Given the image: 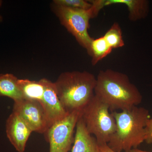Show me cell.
<instances>
[{
    "mask_svg": "<svg viewBox=\"0 0 152 152\" xmlns=\"http://www.w3.org/2000/svg\"><path fill=\"white\" fill-rule=\"evenodd\" d=\"M94 93L113 112L129 110L142 100L138 89L126 75L110 69L99 72Z\"/></svg>",
    "mask_w": 152,
    "mask_h": 152,
    "instance_id": "6da1fadb",
    "label": "cell"
},
{
    "mask_svg": "<svg viewBox=\"0 0 152 152\" xmlns=\"http://www.w3.org/2000/svg\"><path fill=\"white\" fill-rule=\"evenodd\" d=\"M115 120L116 130L107 144L115 152H127L145 141L149 112L142 107L134 106L121 112H112Z\"/></svg>",
    "mask_w": 152,
    "mask_h": 152,
    "instance_id": "7a4b0ae2",
    "label": "cell"
},
{
    "mask_svg": "<svg viewBox=\"0 0 152 152\" xmlns=\"http://www.w3.org/2000/svg\"><path fill=\"white\" fill-rule=\"evenodd\" d=\"M54 83L62 106L70 113L81 111L94 96L96 77L86 71L65 72Z\"/></svg>",
    "mask_w": 152,
    "mask_h": 152,
    "instance_id": "3957f363",
    "label": "cell"
},
{
    "mask_svg": "<svg viewBox=\"0 0 152 152\" xmlns=\"http://www.w3.org/2000/svg\"><path fill=\"white\" fill-rule=\"evenodd\" d=\"M107 104L94 96L81 111V117L99 144H108L116 130L115 120Z\"/></svg>",
    "mask_w": 152,
    "mask_h": 152,
    "instance_id": "277c9868",
    "label": "cell"
},
{
    "mask_svg": "<svg viewBox=\"0 0 152 152\" xmlns=\"http://www.w3.org/2000/svg\"><path fill=\"white\" fill-rule=\"evenodd\" d=\"M53 9L61 23L88 53L93 39L88 32L89 21L98 15L92 5L88 10H81L53 4Z\"/></svg>",
    "mask_w": 152,
    "mask_h": 152,
    "instance_id": "5b68a950",
    "label": "cell"
},
{
    "mask_svg": "<svg viewBox=\"0 0 152 152\" xmlns=\"http://www.w3.org/2000/svg\"><path fill=\"white\" fill-rule=\"evenodd\" d=\"M81 111H76L51 125L45 133L49 152H69L75 139L76 125Z\"/></svg>",
    "mask_w": 152,
    "mask_h": 152,
    "instance_id": "8992f818",
    "label": "cell"
},
{
    "mask_svg": "<svg viewBox=\"0 0 152 152\" xmlns=\"http://www.w3.org/2000/svg\"><path fill=\"white\" fill-rule=\"evenodd\" d=\"M12 112L18 115L33 132L45 134L48 129L45 113L39 101L23 99L14 102Z\"/></svg>",
    "mask_w": 152,
    "mask_h": 152,
    "instance_id": "52a82bcc",
    "label": "cell"
},
{
    "mask_svg": "<svg viewBox=\"0 0 152 152\" xmlns=\"http://www.w3.org/2000/svg\"><path fill=\"white\" fill-rule=\"evenodd\" d=\"M45 91L41 102L45 113L49 127L54 123L67 115L68 114L58 97L54 83L47 79H41Z\"/></svg>",
    "mask_w": 152,
    "mask_h": 152,
    "instance_id": "ba28073f",
    "label": "cell"
},
{
    "mask_svg": "<svg viewBox=\"0 0 152 152\" xmlns=\"http://www.w3.org/2000/svg\"><path fill=\"white\" fill-rule=\"evenodd\" d=\"M6 133L18 152H25L26 145L33 131L17 114L12 112L6 122Z\"/></svg>",
    "mask_w": 152,
    "mask_h": 152,
    "instance_id": "9c48e42d",
    "label": "cell"
},
{
    "mask_svg": "<svg viewBox=\"0 0 152 152\" xmlns=\"http://www.w3.org/2000/svg\"><path fill=\"white\" fill-rule=\"evenodd\" d=\"M72 152H100L96 139L87 130L81 116L76 125Z\"/></svg>",
    "mask_w": 152,
    "mask_h": 152,
    "instance_id": "30bf717a",
    "label": "cell"
},
{
    "mask_svg": "<svg viewBox=\"0 0 152 152\" xmlns=\"http://www.w3.org/2000/svg\"><path fill=\"white\" fill-rule=\"evenodd\" d=\"M103 7L114 4L125 5L129 11V18L135 22L145 18L149 12L150 2L148 0H102Z\"/></svg>",
    "mask_w": 152,
    "mask_h": 152,
    "instance_id": "8fae6325",
    "label": "cell"
},
{
    "mask_svg": "<svg viewBox=\"0 0 152 152\" xmlns=\"http://www.w3.org/2000/svg\"><path fill=\"white\" fill-rule=\"evenodd\" d=\"M17 77L10 74L0 75V96L8 97L14 102L24 99Z\"/></svg>",
    "mask_w": 152,
    "mask_h": 152,
    "instance_id": "7c38bea8",
    "label": "cell"
},
{
    "mask_svg": "<svg viewBox=\"0 0 152 152\" xmlns=\"http://www.w3.org/2000/svg\"><path fill=\"white\" fill-rule=\"evenodd\" d=\"M18 83L24 99L41 102L45 88L40 80L37 81L28 79H18Z\"/></svg>",
    "mask_w": 152,
    "mask_h": 152,
    "instance_id": "4fadbf2b",
    "label": "cell"
},
{
    "mask_svg": "<svg viewBox=\"0 0 152 152\" xmlns=\"http://www.w3.org/2000/svg\"><path fill=\"white\" fill-rule=\"evenodd\" d=\"M113 50L107 42L103 36L97 39H93L89 52L88 53L92 57L93 65H96L99 62L110 54Z\"/></svg>",
    "mask_w": 152,
    "mask_h": 152,
    "instance_id": "5bb4252c",
    "label": "cell"
},
{
    "mask_svg": "<svg viewBox=\"0 0 152 152\" xmlns=\"http://www.w3.org/2000/svg\"><path fill=\"white\" fill-rule=\"evenodd\" d=\"M103 37L109 45L113 49L122 48L124 46L121 29L119 24L116 22L114 23Z\"/></svg>",
    "mask_w": 152,
    "mask_h": 152,
    "instance_id": "9a60e30c",
    "label": "cell"
},
{
    "mask_svg": "<svg viewBox=\"0 0 152 152\" xmlns=\"http://www.w3.org/2000/svg\"><path fill=\"white\" fill-rule=\"evenodd\" d=\"M53 3L56 5L81 10H88L92 5L89 1L85 0H54Z\"/></svg>",
    "mask_w": 152,
    "mask_h": 152,
    "instance_id": "2e32d148",
    "label": "cell"
},
{
    "mask_svg": "<svg viewBox=\"0 0 152 152\" xmlns=\"http://www.w3.org/2000/svg\"><path fill=\"white\" fill-rule=\"evenodd\" d=\"M146 137L145 142L148 144L152 143V119H150L147 123L146 127Z\"/></svg>",
    "mask_w": 152,
    "mask_h": 152,
    "instance_id": "e0dca14e",
    "label": "cell"
},
{
    "mask_svg": "<svg viewBox=\"0 0 152 152\" xmlns=\"http://www.w3.org/2000/svg\"><path fill=\"white\" fill-rule=\"evenodd\" d=\"M100 152H115L111 149L107 144H99Z\"/></svg>",
    "mask_w": 152,
    "mask_h": 152,
    "instance_id": "ac0fdd59",
    "label": "cell"
},
{
    "mask_svg": "<svg viewBox=\"0 0 152 152\" xmlns=\"http://www.w3.org/2000/svg\"><path fill=\"white\" fill-rule=\"evenodd\" d=\"M127 152H152V151H142V150H140L139 149L135 148L131 150L130 151Z\"/></svg>",
    "mask_w": 152,
    "mask_h": 152,
    "instance_id": "d6986e66",
    "label": "cell"
},
{
    "mask_svg": "<svg viewBox=\"0 0 152 152\" xmlns=\"http://www.w3.org/2000/svg\"><path fill=\"white\" fill-rule=\"evenodd\" d=\"M1 1H0V6H1ZM2 20V17L0 16V21H1Z\"/></svg>",
    "mask_w": 152,
    "mask_h": 152,
    "instance_id": "ffe728a7",
    "label": "cell"
}]
</instances>
